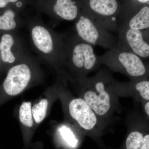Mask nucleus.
Returning <instances> with one entry per match:
<instances>
[{
  "instance_id": "1",
  "label": "nucleus",
  "mask_w": 149,
  "mask_h": 149,
  "mask_svg": "<svg viewBox=\"0 0 149 149\" xmlns=\"http://www.w3.org/2000/svg\"><path fill=\"white\" fill-rule=\"evenodd\" d=\"M114 80L109 70L103 68L93 77L72 83L78 97L107 125L114 113L120 110L118 97L113 88Z\"/></svg>"
},
{
  "instance_id": "2",
  "label": "nucleus",
  "mask_w": 149,
  "mask_h": 149,
  "mask_svg": "<svg viewBox=\"0 0 149 149\" xmlns=\"http://www.w3.org/2000/svg\"><path fill=\"white\" fill-rule=\"evenodd\" d=\"M25 21L31 45L36 53L58 76L65 77L63 34L56 32L38 15L25 16Z\"/></svg>"
},
{
  "instance_id": "3",
  "label": "nucleus",
  "mask_w": 149,
  "mask_h": 149,
  "mask_svg": "<svg viewBox=\"0 0 149 149\" xmlns=\"http://www.w3.org/2000/svg\"><path fill=\"white\" fill-rule=\"evenodd\" d=\"M64 42L63 68L72 83L82 81L101 64L93 46L79 38L74 31L63 34Z\"/></svg>"
},
{
  "instance_id": "4",
  "label": "nucleus",
  "mask_w": 149,
  "mask_h": 149,
  "mask_svg": "<svg viewBox=\"0 0 149 149\" xmlns=\"http://www.w3.org/2000/svg\"><path fill=\"white\" fill-rule=\"evenodd\" d=\"M66 81L60 79V96L70 124L81 133L99 141L107 125L100 119L88 104L80 97H74L65 91Z\"/></svg>"
},
{
  "instance_id": "5",
  "label": "nucleus",
  "mask_w": 149,
  "mask_h": 149,
  "mask_svg": "<svg viewBox=\"0 0 149 149\" xmlns=\"http://www.w3.org/2000/svg\"><path fill=\"white\" fill-rule=\"evenodd\" d=\"M44 72L37 58L30 53L10 68L0 85V107L27 88L39 83Z\"/></svg>"
},
{
  "instance_id": "6",
  "label": "nucleus",
  "mask_w": 149,
  "mask_h": 149,
  "mask_svg": "<svg viewBox=\"0 0 149 149\" xmlns=\"http://www.w3.org/2000/svg\"><path fill=\"white\" fill-rule=\"evenodd\" d=\"M98 59L101 65L124 74L130 80L147 78L148 74L146 66L140 57L131 52L120 49L118 46L98 56Z\"/></svg>"
},
{
  "instance_id": "7",
  "label": "nucleus",
  "mask_w": 149,
  "mask_h": 149,
  "mask_svg": "<svg viewBox=\"0 0 149 149\" xmlns=\"http://www.w3.org/2000/svg\"><path fill=\"white\" fill-rule=\"evenodd\" d=\"M82 11L100 27L118 30L120 6L118 0H79Z\"/></svg>"
},
{
  "instance_id": "8",
  "label": "nucleus",
  "mask_w": 149,
  "mask_h": 149,
  "mask_svg": "<svg viewBox=\"0 0 149 149\" xmlns=\"http://www.w3.org/2000/svg\"><path fill=\"white\" fill-rule=\"evenodd\" d=\"M75 21L73 31L86 42L109 50L118 46L117 42L109 31L100 27L82 11Z\"/></svg>"
},
{
  "instance_id": "9",
  "label": "nucleus",
  "mask_w": 149,
  "mask_h": 149,
  "mask_svg": "<svg viewBox=\"0 0 149 149\" xmlns=\"http://www.w3.org/2000/svg\"><path fill=\"white\" fill-rule=\"evenodd\" d=\"M127 135L120 149H149V120L137 110L127 116Z\"/></svg>"
},
{
  "instance_id": "10",
  "label": "nucleus",
  "mask_w": 149,
  "mask_h": 149,
  "mask_svg": "<svg viewBox=\"0 0 149 149\" xmlns=\"http://www.w3.org/2000/svg\"><path fill=\"white\" fill-rule=\"evenodd\" d=\"M29 54L18 31L0 32V59L5 73Z\"/></svg>"
},
{
  "instance_id": "11",
  "label": "nucleus",
  "mask_w": 149,
  "mask_h": 149,
  "mask_svg": "<svg viewBox=\"0 0 149 149\" xmlns=\"http://www.w3.org/2000/svg\"><path fill=\"white\" fill-rule=\"evenodd\" d=\"M35 8L56 22L75 20L82 11L79 0H41Z\"/></svg>"
},
{
  "instance_id": "12",
  "label": "nucleus",
  "mask_w": 149,
  "mask_h": 149,
  "mask_svg": "<svg viewBox=\"0 0 149 149\" xmlns=\"http://www.w3.org/2000/svg\"><path fill=\"white\" fill-rule=\"evenodd\" d=\"M118 48L133 53L140 57L145 58L149 56V44L144 40L141 30L121 26L118 27Z\"/></svg>"
},
{
  "instance_id": "13",
  "label": "nucleus",
  "mask_w": 149,
  "mask_h": 149,
  "mask_svg": "<svg viewBox=\"0 0 149 149\" xmlns=\"http://www.w3.org/2000/svg\"><path fill=\"white\" fill-rule=\"evenodd\" d=\"M113 88L118 97H130L140 103L149 101V79L147 77L126 83L115 79Z\"/></svg>"
},
{
  "instance_id": "14",
  "label": "nucleus",
  "mask_w": 149,
  "mask_h": 149,
  "mask_svg": "<svg viewBox=\"0 0 149 149\" xmlns=\"http://www.w3.org/2000/svg\"><path fill=\"white\" fill-rule=\"evenodd\" d=\"M13 8L0 9V32L18 31L25 26V17Z\"/></svg>"
},
{
  "instance_id": "15",
  "label": "nucleus",
  "mask_w": 149,
  "mask_h": 149,
  "mask_svg": "<svg viewBox=\"0 0 149 149\" xmlns=\"http://www.w3.org/2000/svg\"><path fill=\"white\" fill-rule=\"evenodd\" d=\"M121 26L130 29L142 30L149 27V7H143L137 13L124 22Z\"/></svg>"
},
{
  "instance_id": "16",
  "label": "nucleus",
  "mask_w": 149,
  "mask_h": 149,
  "mask_svg": "<svg viewBox=\"0 0 149 149\" xmlns=\"http://www.w3.org/2000/svg\"><path fill=\"white\" fill-rule=\"evenodd\" d=\"M32 107L31 102H24L19 109V119L24 132H33L37 126L33 118Z\"/></svg>"
},
{
  "instance_id": "17",
  "label": "nucleus",
  "mask_w": 149,
  "mask_h": 149,
  "mask_svg": "<svg viewBox=\"0 0 149 149\" xmlns=\"http://www.w3.org/2000/svg\"><path fill=\"white\" fill-rule=\"evenodd\" d=\"M50 99L43 98L32 107V115L36 125L40 124L47 116L50 104Z\"/></svg>"
},
{
  "instance_id": "18",
  "label": "nucleus",
  "mask_w": 149,
  "mask_h": 149,
  "mask_svg": "<svg viewBox=\"0 0 149 149\" xmlns=\"http://www.w3.org/2000/svg\"><path fill=\"white\" fill-rule=\"evenodd\" d=\"M36 6L35 0H0V9L13 8L24 14L28 6Z\"/></svg>"
},
{
  "instance_id": "19",
  "label": "nucleus",
  "mask_w": 149,
  "mask_h": 149,
  "mask_svg": "<svg viewBox=\"0 0 149 149\" xmlns=\"http://www.w3.org/2000/svg\"><path fill=\"white\" fill-rule=\"evenodd\" d=\"M69 126L62 125L60 129V131L62 137L65 143L71 148H75L77 146L78 140Z\"/></svg>"
},
{
  "instance_id": "20",
  "label": "nucleus",
  "mask_w": 149,
  "mask_h": 149,
  "mask_svg": "<svg viewBox=\"0 0 149 149\" xmlns=\"http://www.w3.org/2000/svg\"><path fill=\"white\" fill-rule=\"evenodd\" d=\"M144 116L149 120V101L141 103Z\"/></svg>"
},
{
  "instance_id": "21",
  "label": "nucleus",
  "mask_w": 149,
  "mask_h": 149,
  "mask_svg": "<svg viewBox=\"0 0 149 149\" xmlns=\"http://www.w3.org/2000/svg\"><path fill=\"white\" fill-rule=\"evenodd\" d=\"M4 73H5L4 71L2 64L1 61V59H0V77Z\"/></svg>"
},
{
  "instance_id": "22",
  "label": "nucleus",
  "mask_w": 149,
  "mask_h": 149,
  "mask_svg": "<svg viewBox=\"0 0 149 149\" xmlns=\"http://www.w3.org/2000/svg\"><path fill=\"white\" fill-rule=\"evenodd\" d=\"M138 1L141 3H145L149 2V0H138Z\"/></svg>"
},
{
  "instance_id": "23",
  "label": "nucleus",
  "mask_w": 149,
  "mask_h": 149,
  "mask_svg": "<svg viewBox=\"0 0 149 149\" xmlns=\"http://www.w3.org/2000/svg\"><path fill=\"white\" fill-rule=\"evenodd\" d=\"M40 1H41V0H35V2H36V6L37 5V4L38 3L40 2Z\"/></svg>"
},
{
  "instance_id": "24",
  "label": "nucleus",
  "mask_w": 149,
  "mask_h": 149,
  "mask_svg": "<svg viewBox=\"0 0 149 149\" xmlns=\"http://www.w3.org/2000/svg\"><path fill=\"white\" fill-rule=\"evenodd\" d=\"M147 68V70H148V72H149V68Z\"/></svg>"
}]
</instances>
